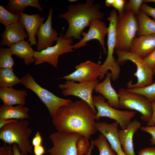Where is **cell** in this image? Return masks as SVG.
<instances>
[{
	"label": "cell",
	"instance_id": "cell-1",
	"mask_svg": "<svg viewBox=\"0 0 155 155\" xmlns=\"http://www.w3.org/2000/svg\"><path fill=\"white\" fill-rule=\"evenodd\" d=\"M95 115L84 100H71L57 109L52 123L57 131L77 133L89 140L96 131Z\"/></svg>",
	"mask_w": 155,
	"mask_h": 155
},
{
	"label": "cell",
	"instance_id": "cell-2",
	"mask_svg": "<svg viewBox=\"0 0 155 155\" xmlns=\"http://www.w3.org/2000/svg\"><path fill=\"white\" fill-rule=\"evenodd\" d=\"M101 7L100 4H94L93 0H87L84 3L69 5L67 11L59 16V18L66 20L69 24L63 38L80 40L84 29L89 26L92 19L101 20L103 18L104 13L100 11Z\"/></svg>",
	"mask_w": 155,
	"mask_h": 155
},
{
	"label": "cell",
	"instance_id": "cell-3",
	"mask_svg": "<svg viewBox=\"0 0 155 155\" xmlns=\"http://www.w3.org/2000/svg\"><path fill=\"white\" fill-rule=\"evenodd\" d=\"M30 122L26 119L16 120L0 129V139L9 146L16 144L21 155L32 153L33 148L29 138L32 131L28 127Z\"/></svg>",
	"mask_w": 155,
	"mask_h": 155
},
{
	"label": "cell",
	"instance_id": "cell-4",
	"mask_svg": "<svg viewBox=\"0 0 155 155\" xmlns=\"http://www.w3.org/2000/svg\"><path fill=\"white\" fill-rule=\"evenodd\" d=\"M138 28L137 18L131 11L119 15L116 28L115 49L129 51Z\"/></svg>",
	"mask_w": 155,
	"mask_h": 155
},
{
	"label": "cell",
	"instance_id": "cell-5",
	"mask_svg": "<svg viewBox=\"0 0 155 155\" xmlns=\"http://www.w3.org/2000/svg\"><path fill=\"white\" fill-rule=\"evenodd\" d=\"M115 51L117 56L116 61L119 65L123 64L126 61L129 60L133 62L137 67L136 71L134 74L137 78V82L133 84L132 80H130L126 84L127 88H142L153 83V71L148 67L143 59L129 51L117 50Z\"/></svg>",
	"mask_w": 155,
	"mask_h": 155
},
{
	"label": "cell",
	"instance_id": "cell-6",
	"mask_svg": "<svg viewBox=\"0 0 155 155\" xmlns=\"http://www.w3.org/2000/svg\"><path fill=\"white\" fill-rule=\"evenodd\" d=\"M118 93L119 108L137 111L141 114L142 120L148 121L152 114L151 102L142 95L128 92L125 88L120 89Z\"/></svg>",
	"mask_w": 155,
	"mask_h": 155
},
{
	"label": "cell",
	"instance_id": "cell-7",
	"mask_svg": "<svg viewBox=\"0 0 155 155\" xmlns=\"http://www.w3.org/2000/svg\"><path fill=\"white\" fill-rule=\"evenodd\" d=\"M108 18L109 22L108 34L107 57L103 64L101 65V74L104 76L108 70L111 71V76L113 78L119 77L120 75L121 68L113 57L116 42V28L118 15L116 9H113L110 12Z\"/></svg>",
	"mask_w": 155,
	"mask_h": 155
},
{
	"label": "cell",
	"instance_id": "cell-8",
	"mask_svg": "<svg viewBox=\"0 0 155 155\" xmlns=\"http://www.w3.org/2000/svg\"><path fill=\"white\" fill-rule=\"evenodd\" d=\"M93 102L97 111L96 120H98L102 117L109 118L117 122L121 129L126 128L136 113L134 111L120 110L111 107L101 95L93 96Z\"/></svg>",
	"mask_w": 155,
	"mask_h": 155
},
{
	"label": "cell",
	"instance_id": "cell-9",
	"mask_svg": "<svg viewBox=\"0 0 155 155\" xmlns=\"http://www.w3.org/2000/svg\"><path fill=\"white\" fill-rule=\"evenodd\" d=\"M21 84L25 87L32 90L40 99L47 108L50 115L52 117L57 109L71 100L63 98L55 95L38 84L33 77L28 73L23 76Z\"/></svg>",
	"mask_w": 155,
	"mask_h": 155
},
{
	"label": "cell",
	"instance_id": "cell-10",
	"mask_svg": "<svg viewBox=\"0 0 155 155\" xmlns=\"http://www.w3.org/2000/svg\"><path fill=\"white\" fill-rule=\"evenodd\" d=\"M81 136L76 133L57 131L51 133L49 138L53 146L46 152L49 155H77V142Z\"/></svg>",
	"mask_w": 155,
	"mask_h": 155
},
{
	"label": "cell",
	"instance_id": "cell-11",
	"mask_svg": "<svg viewBox=\"0 0 155 155\" xmlns=\"http://www.w3.org/2000/svg\"><path fill=\"white\" fill-rule=\"evenodd\" d=\"M61 33L57 40L56 44L40 52L34 51V64L38 65L45 62L57 68L59 56L65 53L74 51L72 39H65Z\"/></svg>",
	"mask_w": 155,
	"mask_h": 155
},
{
	"label": "cell",
	"instance_id": "cell-12",
	"mask_svg": "<svg viewBox=\"0 0 155 155\" xmlns=\"http://www.w3.org/2000/svg\"><path fill=\"white\" fill-rule=\"evenodd\" d=\"M98 83V80L81 83L67 80L64 84H59V86L62 90V93L64 96H74L79 97L87 102L96 114L97 111L93 104L92 93Z\"/></svg>",
	"mask_w": 155,
	"mask_h": 155
},
{
	"label": "cell",
	"instance_id": "cell-13",
	"mask_svg": "<svg viewBox=\"0 0 155 155\" xmlns=\"http://www.w3.org/2000/svg\"><path fill=\"white\" fill-rule=\"evenodd\" d=\"M101 65L90 60L76 65L75 70L71 74L58 79L71 80L78 83L89 82L98 80L100 75Z\"/></svg>",
	"mask_w": 155,
	"mask_h": 155
},
{
	"label": "cell",
	"instance_id": "cell-14",
	"mask_svg": "<svg viewBox=\"0 0 155 155\" xmlns=\"http://www.w3.org/2000/svg\"><path fill=\"white\" fill-rule=\"evenodd\" d=\"M88 32H83V38L79 42L73 45L74 49L80 48L88 44L87 42L91 40L96 39L102 45L105 54L107 53L105 46V38L108 32V27L105 23L97 18L92 19L90 21Z\"/></svg>",
	"mask_w": 155,
	"mask_h": 155
},
{
	"label": "cell",
	"instance_id": "cell-15",
	"mask_svg": "<svg viewBox=\"0 0 155 155\" xmlns=\"http://www.w3.org/2000/svg\"><path fill=\"white\" fill-rule=\"evenodd\" d=\"M53 12L52 9L51 8L47 20L40 26L36 33L38 40L37 49L38 52L53 46L54 42L58 38V33L52 27Z\"/></svg>",
	"mask_w": 155,
	"mask_h": 155
},
{
	"label": "cell",
	"instance_id": "cell-16",
	"mask_svg": "<svg viewBox=\"0 0 155 155\" xmlns=\"http://www.w3.org/2000/svg\"><path fill=\"white\" fill-rule=\"evenodd\" d=\"M119 123L115 121L108 123L105 122L96 123V131L106 138L112 149L117 155H126L120 143L118 136Z\"/></svg>",
	"mask_w": 155,
	"mask_h": 155
},
{
	"label": "cell",
	"instance_id": "cell-17",
	"mask_svg": "<svg viewBox=\"0 0 155 155\" xmlns=\"http://www.w3.org/2000/svg\"><path fill=\"white\" fill-rule=\"evenodd\" d=\"M1 35V39L0 45L9 47L28 37L20 21L5 26V30Z\"/></svg>",
	"mask_w": 155,
	"mask_h": 155
},
{
	"label": "cell",
	"instance_id": "cell-18",
	"mask_svg": "<svg viewBox=\"0 0 155 155\" xmlns=\"http://www.w3.org/2000/svg\"><path fill=\"white\" fill-rule=\"evenodd\" d=\"M141 123L136 119L131 121L126 129L119 130L118 136L122 149L126 155H136L134 152L133 137L140 129Z\"/></svg>",
	"mask_w": 155,
	"mask_h": 155
},
{
	"label": "cell",
	"instance_id": "cell-19",
	"mask_svg": "<svg viewBox=\"0 0 155 155\" xmlns=\"http://www.w3.org/2000/svg\"><path fill=\"white\" fill-rule=\"evenodd\" d=\"M45 18L39 14L28 15L24 13H20V21L26 29L28 35V42L31 46L37 44L36 36L40 26L44 23Z\"/></svg>",
	"mask_w": 155,
	"mask_h": 155
},
{
	"label": "cell",
	"instance_id": "cell-20",
	"mask_svg": "<svg viewBox=\"0 0 155 155\" xmlns=\"http://www.w3.org/2000/svg\"><path fill=\"white\" fill-rule=\"evenodd\" d=\"M155 49V34H153L135 37L129 51L143 59Z\"/></svg>",
	"mask_w": 155,
	"mask_h": 155
},
{
	"label": "cell",
	"instance_id": "cell-21",
	"mask_svg": "<svg viewBox=\"0 0 155 155\" xmlns=\"http://www.w3.org/2000/svg\"><path fill=\"white\" fill-rule=\"evenodd\" d=\"M111 72H108L104 80L95 87V92L100 93L108 101L111 107L119 108V96L112 87L111 83Z\"/></svg>",
	"mask_w": 155,
	"mask_h": 155
},
{
	"label": "cell",
	"instance_id": "cell-22",
	"mask_svg": "<svg viewBox=\"0 0 155 155\" xmlns=\"http://www.w3.org/2000/svg\"><path fill=\"white\" fill-rule=\"evenodd\" d=\"M27 95L26 90H17L12 87L0 88V98L4 105L24 106L26 103V98Z\"/></svg>",
	"mask_w": 155,
	"mask_h": 155
},
{
	"label": "cell",
	"instance_id": "cell-23",
	"mask_svg": "<svg viewBox=\"0 0 155 155\" xmlns=\"http://www.w3.org/2000/svg\"><path fill=\"white\" fill-rule=\"evenodd\" d=\"M29 109L22 105L15 106L3 105L0 107V118L5 119H26L30 118Z\"/></svg>",
	"mask_w": 155,
	"mask_h": 155
},
{
	"label": "cell",
	"instance_id": "cell-24",
	"mask_svg": "<svg viewBox=\"0 0 155 155\" xmlns=\"http://www.w3.org/2000/svg\"><path fill=\"white\" fill-rule=\"evenodd\" d=\"M10 48L12 55L23 59L26 65L34 62V50L28 41L22 40L11 46Z\"/></svg>",
	"mask_w": 155,
	"mask_h": 155
},
{
	"label": "cell",
	"instance_id": "cell-25",
	"mask_svg": "<svg viewBox=\"0 0 155 155\" xmlns=\"http://www.w3.org/2000/svg\"><path fill=\"white\" fill-rule=\"evenodd\" d=\"M86 155H117L111 148L105 137L101 134L92 140L90 148Z\"/></svg>",
	"mask_w": 155,
	"mask_h": 155
},
{
	"label": "cell",
	"instance_id": "cell-26",
	"mask_svg": "<svg viewBox=\"0 0 155 155\" xmlns=\"http://www.w3.org/2000/svg\"><path fill=\"white\" fill-rule=\"evenodd\" d=\"M27 6L35 7L40 11H43L38 0H9L5 9L13 14H20L23 12Z\"/></svg>",
	"mask_w": 155,
	"mask_h": 155
},
{
	"label": "cell",
	"instance_id": "cell-27",
	"mask_svg": "<svg viewBox=\"0 0 155 155\" xmlns=\"http://www.w3.org/2000/svg\"><path fill=\"white\" fill-rule=\"evenodd\" d=\"M138 24L137 32L138 36L155 34V21L140 10L137 15Z\"/></svg>",
	"mask_w": 155,
	"mask_h": 155
},
{
	"label": "cell",
	"instance_id": "cell-28",
	"mask_svg": "<svg viewBox=\"0 0 155 155\" xmlns=\"http://www.w3.org/2000/svg\"><path fill=\"white\" fill-rule=\"evenodd\" d=\"M21 82L15 74L13 67H0V88L12 87Z\"/></svg>",
	"mask_w": 155,
	"mask_h": 155
},
{
	"label": "cell",
	"instance_id": "cell-29",
	"mask_svg": "<svg viewBox=\"0 0 155 155\" xmlns=\"http://www.w3.org/2000/svg\"><path fill=\"white\" fill-rule=\"evenodd\" d=\"M126 90L128 92L142 95L151 102H155V82L145 87L140 88H126Z\"/></svg>",
	"mask_w": 155,
	"mask_h": 155
},
{
	"label": "cell",
	"instance_id": "cell-30",
	"mask_svg": "<svg viewBox=\"0 0 155 155\" xmlns=\"http://www.w3.org/2000/svg\"><path fill=\"white\" fill-rule=\"evenodd\" d=\"M20 14H13L0 5V22L5 27L20 21Z\"/></svg>",
	"mask_w": 155,
	"mask_h": 155
},
{
	"label": "cell",
	"instance_id": "cell-31",
	"mask_svg": "<svg viewBox=\"0 0 155 155\" xmlns=\"http://www.w3.org/2000/svg\"><path fill=\"white\" fill-rule=\"evenodd\" d=\"M10 48H0V67L12 68L14 61Z\"/></svg>",
	"mask_w": 155,
	"mask_h": 155
},
{
	"label": "cell",
	"instance_id": "cell-32",
	"mask_svg": "<svg viewBox=\"0 0 155 155\" xmlns=\"http://www.w3.org/2000/svg\"><path fill=\"white\" fill-rule=\"evenodd\" d=\"M89 140L81 136L77 142V155H86L90 148Z\"/></svg>",
	"mask_w": 155,
	"mask_h": 155
},
{
	"label": "cell",
	"instance_id": "cell-33",
	"mask_svg": "<svg viewBox=\"0 0 155 155\" xmlns=\"http://www.w3.org/2000/svg\"><path fill=\"white\" fill-rule=\"evenodd\" d=\"M144 2V0H130L125 5V8L126 11H131L135 16L137 15Z\"/></svg>",
	"mask_w": 155,
	"mask_h": 155
},
{
	"label": "cell",
	"instance_id": "cell-34",
	"mask_svg": "<svg viewBox=\"0 0 155 155\" xmlns=\"http://www.w3.org/2000/svg\"><path fill=\"white\" fill-rule=\"evenodd\" d=\"M143 60L148 67L153 70L155 68V49Z\"/></svg>",
	"mask_w": 155,
	"mask_h": 155
},
{
	"label": "cell",
	"instance_id": "cell-35",
	"mask_svg": "<svg viewBox=\"0 0 155 155\" xmlns=\"http://www.w3.org/2000/svg\"><path fill=\"white\" fill-rule=\"evenodd\" d=\"M140 129L151 135V137L150 140V144L152 145H155V126H142Z\"/></svg>",
	"mask_w": 155,
	"mask_h": 155
},
{
	"label": "cell",
	"instance_id": "cell-36",
	"mask_svg": "<svg viewBox=\"0 0 155 155\" xmlns=\"http://www.w3.org/2000/svg\"><path fill=\"white\" fill-rule=\"evenodd\" d=\"M140 10L148 16H150L155 19V7H151L146 3H143Z\"/></svg>",
	"mask_w": 155,
	"mask_h": 155
},
{
	"label": "cell",
	"instance_id": "cell-37",
	"mask_svg": "<svg viewBox=\"0 0 155 155\" xmlns=\"http://www.w3.org/2000/svg\"><path fill=\"white\" fill-rule=\"evenodd\" d=\"M125 3V0H115L113 7L118 11L119 15L121 14L124 12Z\"/></svg>",
	"mask_w": 155,
	"mask_h": 155
},
{
	"label": "cell",
	"instance_id": "cell-38",
	"mask_svg": "<svg viewBox=\"0 0 155 155\" xmlns=\"http://www.w3.org/2000/svg\"><path fill=\"white\" fill-rule=\"evenodd\" d=\"M138 155H155V147H148L141 149Z\"/></svg>",
	"mask_w": 155,
	"mask_h": 155
},
{
	"label": "cell",
	"instance_id": "cell-39",
	"mask_svg": "<svg viewBox=\"0 0 155 155\" xmlns=\"http://www.w3.org/2000/svg\"><path fill=\"white\" fill-rule=\"evenodd\" d=\"M42 141L43 139L40 133L37 131L32 140V145L34 147L40 145L42 144Z\"/></svg>",
	"mask_w": 155,
	"mask_h": 155
},
{
	"label": "cell",
	"instance_id": "cell-40",
	"mask_svg": "<svg viewBox=\"0 0 155 155\" xmlns=\"http://www.w3.org/2000/svg\"><path fill=\"white\" fill-rule=\"evenodd\" d=\"M12 152L10 146L5 145L0 148V155H11Z\"/></svg>",
	"mask_w": 155,
	"mask_h": 155
},
{
	"label": "cell",
	"instance_id": "cell-41",
	"mask_svg": "<svg viewBox=\"0 0 155 155\" xmlns=\"http://www.w3.org/2000/svg\"><path fill=\"white\" fill-rule=\"evenodd\" d=\"M152 117L147 122V125L149 126H155V102H152Z\"/></svg>",
	"mask_w": 155,
	"mask_h": 155
},
{
	"label": "cell",
	"instance_id": "cell-42",
	"mask_svg": "<svg viewBox=\"0 0 155 155\" xmlns=\"http://www.w3.org/2000/svg\"><path fill=\"white\" fill-rule=\"evenodd\" d=\"M34 151L35 155H43L46 153L42 144L34 147Z\"/></svg>",
	"mask_w": 155,
	"mask_h": 155
},
{
	"label": "cell",
	"instance_id": "cell-43",
	"mask_svg": "<svg viewBox=\"0 0 155 155\" xmlns=\"http://www.w3.org/2000/svg\"><path fill=\"white\" fill-rule=\"evenodd\" d=\"M17 119H5L0 118V129H1L5 125L11 122L14 121Z\"/></svg>",
	"mask_w": 155,
	"mask_h": 155
},
{
	"label": "cell",
	"instance_id": "cell-44",
	"mask_svg": "<svg viewBox=\"0 0 155 155\" xmlns=\"http://www.w3.org/2000/svg\"><path fill=\"white\" fill-rule=\"evenodd\" d=\"M12 149L13 155H21L16 144H13Z\"/></svg>",
	"mask_w": 155,
	"mask_h": 155
},
{
	"label": "cell",
	"instance_id": "cell-45",
	"mask_svg": "<svg viewBox=\"0 0 155 155\" xmlns=\"http://www.w3.org/2000/svg\"><path fill=\"white\" fill-rule=\"evenodd\" d=\"M115 0H106L105 1V5L108 7H113Z\"/></svg>",
	"mask_w": 155,
	"mask_h": 155
},
{
	"label": "cell",
	"instance_id": "cell-46",
	"mask_svg": "<svg viewBox=\"0 0 155 155\" xmlns=\"http://www.w3.org/2000/svg\"><path fill=\"white\" fill-rule=\"evenodd\" d=\"M148 2H153L155 3V0H145L144 3Z\"/></svg>",
	"mask_w": 155,
	"mask_h": 155
},
{
	"label": "cell",
	"instance_id": "cell-47",
	"mask_svg": "<svg viewBox=\"0 0 155 155\" xmlns=\"http://www.w3.org/2000/svg\"><path fill=\"white\" fill-rule=\"evenodd\" d=\"M78 1L77 0H69L68 1L71 2H73L75 1Z\"/></svg>",
	"mask_w": 155,
	"mask_h": 155
},
{
	"label": "cell",
	"instance_id": "cell-48",
	"mask_svg": "<svg viewBox=\"0 0 155 155\" xmlns=\"http://www.w3.org/2000/svg\"><path fill=\"white\" fill-rule=\"evenodd\" d=\"M153 72L154 75L155 76V68L153 70Z\"/></svg>",
	"mask_w": 155,
	"mask_h": 155
},
{
	"label": "cell",
	"instance_id": "cell-49",
	"mask_svg": "<svg viewBox=\"0 0 155 155\" xmlns=\"http://www.w3.org/2000/svg\"><path fill=\"white\" fill-rule=\"evenodd\" d=\"M11 155H13V152H12L11 154Z\"/></svg>",
	"mask_w": 155,
	"mask_h": 155
}]
</instances>
